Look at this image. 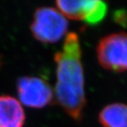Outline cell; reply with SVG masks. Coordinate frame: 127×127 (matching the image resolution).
I'll return each instance as SVG.
<instances>
[{"label":"cell","mask_w":127,"mask_h":127,"mask_svg":"<svg viewBox=\"0 0 127 127\" xmlns=\"http://www.w3.org/2000/svg\"><path fill=\"white\" fill-rule=\"evenodd\" d=\"M102 127H127V105L114 102L107 105L98 114Z\"/></svg>","instance_id":"52a82bcc"},{"label":"cell","mask_w":127,"mask_h":127,"mask_svg":"<svg viewBox=\"0 0 127 127\" xmlns=\"http://www.w3.org/2000/svg\"><path fill=\"white\" fill-rule=\"evenodd\" d=\"M114 20L117 21V22L122 24V25H125L127 22V16L126 13L124 12L122 10L121 11H117V12H115V17Z\"/></svg>","instance_id":"ba28073f"},{"label":"cell","mask_w":127,"mask_h":127,"mask_svg":"<svg viewBox=\"0 0 127 127\" xmlns=\"http://www.w3.org/2000/svg\"><path fill=\"white\" fill-rule=\"evenodd\" d=\"M97 59L102 68L109 71H127V33L108 34L99 40L96 47Z\"/></svg>","instance_id":"3957f363"},{"label":"cell","mask_w":127,"mask_h":127,"mask_svg":"<svg viewBox=\"0 0 127 127\" xmlns=\"http://www.w3.org/2000/svg\"><path fill=\"white\" fill-rule=\"evenodd\" d=\"M68 21L58 8L40 7L36 8L31 24L33 36L44 44L59 41L66 33Z\"/></svg>","instance_id":"7a4b0ae2"},{"label":"cell","mask_w":127,"mask_h":127,"mask_svg":"<svg viewBox=\"0 0 127 127\" xmlns=\"http://www.w3.org/2000/svg\"><path fill=\"white\" fill-rule=\"evenodd\" d=\"M81 56L80 36L74 31L66 34L62 49L54 55L57 99L65 112L75 121H81L86 105Z\"/></svg>","instance_id":"6da1fadb"},{"label":"cell","mask_w":127,"mask_h":127,"mask_svg":"<svg viewBox=\"0 0 127 127\" xmlns=\"http://www.w3.org/2000/svg\"><path fill=\"white\" fill-rule=\"evenodd\" d=\"M56 5L66 17L91 26L99 24L107 13V4L99 0H58Z\"/></svg>","instance_id":"277c9868"},{"label":"cell","mask_w":127,"mask_h":127,"mask_svg":"<svg viewBox=\"0 0 127 127\" xmlns=\"http://www.w3.org/2000/svg\"><path fill=\"white\" fill-rule=\"evenodd\" d=\"M17 90L21 103L32 108H43L53 101V91L47 81L34 76L18 78Z\"/></svg>","instance_id":"5b68a950"},{"label":"cell","mask_w":127,"mask_h":127,"mask_svg":"<svg viewBox=\"0 0 127 127\" xmlns=\"http://www.w3.org/2000/svg\"><path fill=\"white\" fill-rule=\"evenodd\" d=\"M25 121V112L17 99L0 96V127H23Z\"/></svg>","instance_id":"8992f818"}]
</instances>
